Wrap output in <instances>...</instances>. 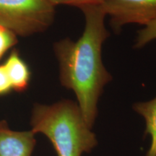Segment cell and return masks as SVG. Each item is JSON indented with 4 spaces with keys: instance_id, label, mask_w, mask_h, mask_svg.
<instances>
[{
    "instance_id": "cell-1",
    "label": "cell",
    "mask_w": 156,
    "mask_h": 156,
    "mask_svg": "<svg viewBox=\"0 0 156 156\" xmlns=\"http://www.w3.org/2000/svg\"><path fill=\"white\" fill-rule=\"evenodd\" d=\"M85 25L77 41L64 38L54 44L62 86L73 90L85 122L92 129L98 103L104 87L112 80L102 59V47L110 36L106 15L101 5L82 8Z\"/></svg>"
},
{
    "instance_id": "cell-11",
    "label": "cell",
    "mask_w": 156,
    "mask_h": 156,
    "mask_svg": "<svg viewBox=\"0 0 156 156\" xmlns=\"http://www.w3.org/2000/svg\"><path fill=\"white\" fill-rule=\"evenodd\" d=\"M12 90L4 65L0 66V95L8 93Z\"/></svg>"
},
{
    "instance_id": "cell-8",
    "label": "cell",
    "mask_w": 156,
    "mask_h": 156,
    "mask_svg": "<svg viewBox=\"0 0 156 156\" xmlns=\"http://www.w3.org/2000/svg\"><path fill=\"white\" fill-rule=\"evenodd\" d=\"M156 40V20L152 21L137 31L134 41V48H141Z\"/></svg>"
},
{
    "instance_id": "cell-9",
    "label": "cell",
    "mask_w": 156,
    "mask_h": 156,
    "mask_svg": "<svg viewBox=\"0 0 156 156\" xmlns=\"http://www.w3.org/2000/svg\"><path fill=\"white\" fill-rule=\"evenodd\" d=\"M16 43V35L0 25V58Z\"/></svg>"
},
{
    "instance_id": "cell-6",
    "label": "cell",
    "mask_w": 156,
    "mask_h": 156,
    "mask_svg": "<svg viewBox=\"0 0 156 156\" xmlns=\"http://www.w3.org/2000/svg\"><path fill=\"white\" fill-rule=\"evenodd\" d=\"M8 76L12 90L24 91L30 80V72L26 63L17 51H13L3 64Z\"/></svg>"
},
{
    "instance_id": "cell-7",
    "label": "cell",
    "mask_w": 156,
    "mask_h": 156,
    "mask_svg": "<svg viewBox=\"0 0 156 156\" xmlns=\"http://www.w3.org/2000/svg\"><path fill=\"white\" fill-rule=\"evenodd\" d=\"M134 112L143 117L145 122V135H150L151 143L145 156H156V96L151 101L133 104Z\"/></svg>"
},
{
    "instance_id": "cell-2",
    "label": "cell",
    "mask_w": 156,
    "mask_h": 156,
    "mask_svg": "<svg viewBox=\"0 0 156 156\" xmlns=\"http://www.w3.org/2000/svg\"><path fill=\"white\" fill-rule=\"evenodd\" d=\"M31 131L47 136L58 156H81L98 145L96 135L85 122L77 103L62 100L51 105L36 103Z\"/></svg>"
},
{
    "instance_id": "cell-4",
    "label": "cell",
    "mask_w": 156,
    "mask_h": 156,
    "mask_svg": "<svg viewBox=\"0 0 156 156\" xmlns=\"http://www.w3.org/2000/svg\"><path fill=\"white\" fill-rule=\"evenodd\" d=\"M101 6L116 34L126 25L145 26L156 20V0H103Z\"/></svg>"
},
{
    "instance_id": "cell-5",
    "label": "cell",
    "mask_w": 156,
    "mask_h": 156,
    "mask_svg": "<svg viewBox=\"0 0 156 156\" xmlns=\"http://www.w3.org/2000/svg\"><path fill=\"white\" fill-rule=\"evenodd\" d=\"M36 134L11 129L6 121H0V156H31L36 145Z\"/></svg>"
},
{
    "instance_id": "cell-10",
    "label": "cell",
    "mask_w": 156,
    "mask_h": 156,
    "mask_svg": "<svg viewBox=\"0 0 156 156\" xmlns=\"http://www.w3.org/2000/svg\"><path fill=\"white\" fill-rule=\"evenodd\" d=\"M53 5H68L78 7L80 9L84 7L90 6L101 5L103 0H49Z\"/></svg>"
},
{
    "instance_id": "cell-3",
    "label": "cell",
    "mask_w": 156,
    "mask_h": 156,
    "mask_svg": "<svg viewBox=\"0 0 156 156\" xmlns=\"http://www.w3.org/2000/svg\"><path fill=\"white\" fill-rule=\"evenodd\" d=\"M54 17L55 6L49 0H0V25L15 35L44 32Z\"/></svg>"
}]
</instances>
